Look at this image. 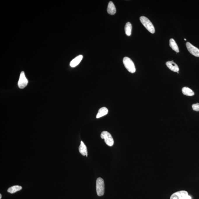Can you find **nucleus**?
<instances>
[{
  "mask_svg": "<svg viewBox=\"0 0 199 199\" xmlns=\"http://www.w3.org/2000/svg\"><path fill=\"white\" fill-rule=\"evenodd\" d=\"M140 20L142 24L146 28L149 32L152 34L155 33V27L150 20L148 18L145 16H141L140 18Z\"/></svg>",
  "mask_w": 199,
  "mask_h": 199,
  "instance_id": "obj_1",
  "label": "nucleus"
},
{
  "mask_svg": "<svg viewBox=\"0 0 199 199\" xmlns=\"http://www.w3.org/2000/svg\"><path fill=\"white\" fill-rule=\"evenodd\" d=\"M124 65L127 69L131 73L136 72L135 66L132 60L129 57H125L123 60Z\"/></svg>",
  "mask_w": 199,
  "mask_h": 199,
  "instance_id": "obj_2",
  "label": "nucleus"
},
{
  "mask_svg": "<svg viewBox=\"0 0 199 199\" xmlns=\"http://www.w3.org/2000/svg\"><path fill=\"white\" fill-rule=\"evenodd\" d=\"M96 191L99 196L103 195L104 193L105 186L104 181L102 178L99 177L96 180Z\"/></svg>",
  "mask_w": 199,
  "mask_h": 199,
  "instance_id": "obj_3",
  "label": "nucleus"
},
{
  "mask_svg": "<svg viewBox=\"0 0 199 199\" xmlns=\"http://www.w3.org/2000/svg\"><path fill=\"white\" fill-rule=\"evenodd\" d=\"M101 137L103 139H104L105 143L109 146H113L114 144V141L113 137L108 132L106 131L102 132L101 134Z\"/></svg>",
  "mask_w": 199,
  "mask_h": 199,
  "instance_id": "obj_4",
  "label": "nucleus"
},
{
  "mask_svg": "<svg viewBox=\"0 0 199 199\" xmlns=\"http://www.w3.org/2000/svg\"><path fill=\"white\" fill-rule=\"evenodd\" d=\"M28 81L25 75L24 72H21L18 83V86L21 89H24L27 86Z\"/></svg>",
  "mask_w": 199,
  "mask_h": 199,
  "instance_id": "obj_5",
  "label": "nucleus"
},
{
  "mask_svg": "<svg viewBox=\"0 0 199 199\" xmlns=\"http://www.w3.org/2000/svg\"><path fill=\"white\" fill-rule=\"evenodd\" d=\"M188 195V193L187 191H180L172 194L171 196L170 199H186Z\"/></svg>",
  "mask_w": 199,
  "mask_h": 199,
  "instance_id": "obj_6",
  "label": "nucleus"
},
{
  "mask_svg": "<svg viewBox=\"0 0 199 199\" xmlns=\"http://www.w3.org/2000/svg\"><path fill=\"white\" fill-rule=\"evenodd\" d=\"M186 47L188 50L191 54L196 57H199V49L195 47L189 42H187L186 44Z\"/></svg>",
  "mask_w": 199,
  "mask_h": 199,
  "instance_id": "obj_7",
  "label": "nucleus"
},
{
  "mask_svg": "<svg viewBox=\"0 0 199 199\" xmlns=\"http://www.w3.org/2000/svg\"><path fill=\"white\" fill-rule=\"evenodd\" d=\"M166 65L168 68L174 72H179V67L173 61H167L166 63Z\"/></svg>",
  "mask_w": 199,
  "mask_h": 199,
  "instance_id": "obj_8",
  "label": "nucleus"
},
{
  "mask_svg": "<svg viewBox=\"0 0 199 199\" xmlns=\"http://www.w3.org/2000/svg\"><path fill=\"white\" fill-rule=\"evenodd\" d=\"M83 57V56L81 55L76 57V58L73 60L72 61H71V62H70V66L73 67V68L76 67L77 65H79V63H80L81 61H82Z\"/></svg>",
  "mask_w": 199,
  "mask_h": 199,
  "instance_id": "obj_9",
  "label": "nucleus"
},
{
  "mask_svg": "<svg viewBox=\"0 0 199 199\" xmlns=\"http://www.w3.org/2000/svg\"><path fill=\"white\" fill-rule=\"evenodd\" d=\"M107 12L108 13L111 15H114L116 12V9L115 6L113 3L111 1L109 2L108 6Z\"/></svg>",
  "mask_w": 199,
  "mask_h": 199,
  "instance_id": "obj_10",
  "label": "nucleus"
},
{
  "mask_svg": "<svg viewBox=\"0 0 199 199\" xmlns=\"http://www.w3.org/2000/svg\"><path fill=\"white\" fill-rule=\"evenodd\" d=\"M79 151L80 153L82 154V155L85 156H88V150L86 146L84 144L83 142L81 141L80 145L79 147Z\"/></svg>",
  "mask_w": 199,
  "mask_h": 199,
  "instance_id": "obj_11",
  "label": "nucleus"
},
{
  "mask_svg": "<svg viewBox=\"0 0 199 199\" xmlns=\"http://www.w3.org/2000/svg\"><path fill=\"white\" fill-rule=\"evenodd\" d=\"M109 111L107 108L103 107L99 109V111L96 116V118H100L103 117L106 115L108 113Z\"/></svg>",
  "mask_w": 199,
  "mask_h": 199,
  "instance_id": "obj_12",
  "label": "nucleus"
},
{
  "mask_svg": "<svg viewBox=\"0 0 199 199\" xmlns=\"http://www.w3.org/2000/svg\"><path fill=\"white\" fill-rule=\"evenodd\" d=\"M184 95L188 96H192L194 95V92L191 89L188 87H184L182 90Z\"/></svg>",
  "mask_w": 199,
  "mask_h": 199,
  "instance_id": "obj_13",
  "label": "nucleus"
},
{
  "mask_svg": "<svg viewBox=\"0 0 199 199\" xmlns=\"http://www.w3.org/2000/svg\"><path fill=\"white\" fill-rule=\"evenodd\" d=\"M170 47L176 51V53H178L179 52V48L177 44L175 41V40L173 39H171L170 40Z\"/></svg>",
  "mask_w": 199,
  "mask_h": 199,
  "instance_id": "obj_14",
  "label": "nucleus"
},
{
  "mask_svg": "<svg viewBox=\"0 0 199 199\" xmlns=\"http://www.w3.org/2000/svg\"><path fill=\"white\" fill-rule=\"evenodd\" d=\"M132 29V26L130 22H127L126 24L125 27V33L127 36H131Z\"/></svg>",
  "mask_w": 199,
  "mask_h": 199,
  "instance_id": "obj_15",
  "label": "nucleus"
},
{
  "mask_svg": "<svg viewBox=\"0 0 199 199\" xmlns=\"http://www.w3.org/2000/svg\"><path fill=\"white\" fill-rule=\"evenodd\" d=\"M22 188L21 186H14L9 188L8 189V192L11 194H13L16 193V192L22 190Z\"/></svg>",
  "mask_w": 199,
  "mask_h": 199,
  "instance_id": "obj_16",
  "label": "nucleus"
},
{
  "mask_svg": "<svg viewBox=\"0 0 199 199\" xmlns=\"http://www.w3.org/2000/svg\"><path fill=\"white\" fill-rule=\"evenodd\" d=\"M193 110L196 111H199V104L197 103L192 105Z\"/></svg>",
  "mask_w": 199,
  "mask_h": 199,
  "instance_id": "obj_17",
  "label": "nucleus"
},
{
  "mask_svg": "<svg viewBox=\"0 0 199 199\" xmlns=\"http://www.w3.org/2000/svg\"><path fill=\"white\" fill-rule=\"evenodd\" d=\"M186 199H192V198L190 196L188 195L186 198Z\"/></svg>",
  "mask_w": 199,
  "mask_h": 199,
  "instance_id": "obj_18",
  "label": "nucleus"
},
{
  "mask_svg": "<svg viewBox=\"0 0 199 199\" xmlns=\"http://www.w3.org/2000/svg\"><path fill=\"white\" fill-rule=\"evenodd\" d=\"M1 198H2V195L0 194V199H1Z\"/></svg>",
  "mask_w": 199,
  "mask_h": 199,
  "instance_id": "obj_19",
  "label": "nucleus"
},
{
  "mask_svg": "<svg viewBox=\"0 0 199 199\" xmlns=\"http://www.w3.org/2000/svg\"><path fill=\"white\" fill-rule=\"evenodd\" d=\"M184 40H185V41H186V39H184Z\"/></svg>",
  "mask_w": 199,
  "mask_h": 199,
  "instance_id": "obj_20",
  "label": "nucleus"
}]
</instances>
